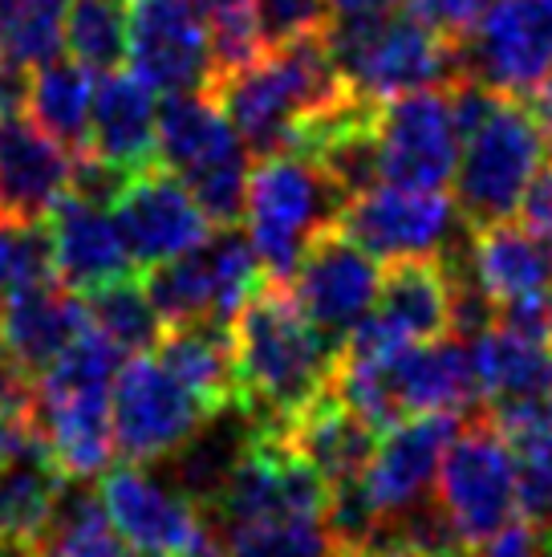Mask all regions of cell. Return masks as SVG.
I'll list each match as a JSON object with an SVG mask.
<instances>
[{
	"label": "cell",
	"mask_w": 552,
	"mask_h": 557,
	"mask_svg": "<svg viewBox=\"0 0 552 557\" xmlns=\"http://www.w3.org/2000/svg\"><path fill=\"white\" fill-rule=\"evenodd\" d=\"M236 403L261 432L285 428L334 374L338 346L309 322L285 281H264L231 318Z\"/></svg>",
	"instance_id": "cell-1"
},
{
	"label": "cell",
	"mask_w": 552,
	"mask_h": 557,
	"mask_svg": "<svg viewBox=\"0 0 552 557\" xmlns=\"http://www.w3.org/2000/svg\"><path fill=\"white\" fill-rule=\"evenodd\" d=\"M208 94L224 107L248 156L261 159L289 151L292 135L309 119L334 110L353 90L329 53L325 33H317L264 49L256 62L219 74Z\"/></svg>",
	"instance_id": "cell-2"
},
{
	"label": "cell",
	"mask_w": 552,
	"mask_h": 557,
	"mask_svg": "<svg viewBox=\"0 0 552 557\" xmlns=\"http://www.w3.org/2000/svg\"><path fill=\"white\" fill-rule=\"evenodd\" d=\"M325 41L350 90L369 102L467 78L460 41L423 25L402 4L386 13L334 16Z\"/></svg>",
	"instance_id": "cell-3"
},
{
	"label": "cell",
	"mask_w": 552,
	"mask_h": 557,
	"mask_svg": "<svg viewBox=\"0 0 552 557\" xmlns=\"http://www.w3.org/2000/svg\"><path fill=\"white\" fill-rule=\"evenodd\" d=\"M341 203H346V191L313 159L297 151L261 156L256 168H248V240L256 248L268 281L292 277L301 252L325 228L338 224Z\"/></svg>",
	"instance_id": "cell-4"
},
{
	"label": "cell",
	"mask_w": 552,
	"mask_h": 557,
	"mask_svg": "<svg viewBox=\"0 0 552 557\" xmlns=\"http://www.w3.org/2000/svg\"><path fill=\"white\" fill-rule=\"evenodd\" d=\"M154 147L159 163L184 180L212 224H236L244 216L248 147L212 94H167L154 114Z\"/></svg>",
	"instance_id": "cell-5"
},
{
	"label": "cell",
	"mask_w": 552,
	"mask_h": 557,
	"mask_svg": "<svg viewBox=\"0 0 552 557\" xmlns=\"http://www.w3.org/2000/svg\"><path fill=\"white\" fill-rule=\"evenodd\" d=\"M549 147L524 98L500 94L476 131L463 135L455 163V208L467 228L500 224L520 212L532 175L544 168Z\"/></svg>",
	"instance_id": "cell-6"
},
{
	"label": "cell",
	"mask_w": 552,
	"mask_h": 557,
	"mask_svg": "<svg viewBox=\"0 0 552 557\" xmlns=\"http://www.w3.org/2000/svg\"><path fill=\"white\" fill-rule=\"evenodd\" d=\"M142 289L159 310L163 325L179 322H219L244 310V301L261 289L264 273L256 248L236 224H215L196 248L179 252L175 261L142 269Z\"/></svg>",
	"instance_id": "cell-7"
},
{
	"label": "cell",
	"mask_w": 552,
	"mask_h": 557,
	"mask_svg": "<svg viewBox=\"0 0 552 557\" xmlns=\"http://www.w3.org/2000/svg\"><path fill=\"white\" fill-rule=\"evenodd\" d=\"M435 480V500L467 549L516 517V456L488 411L472 416L451 435Z\"/></svg>",
	"instance_id": "cell-8"
},
{
	"label": "cell",
	"mask_w": 552,
	"mask_h": 557,
	"mask_svg": "<svg viewBox=\"0 0 552 557\" xmlns=\"http://www.w3.org/2000/svg\"><path fill=\"white\" fill-rule=\"evenodd\" d=\"M208 411L175 374L151 355L126 358L110 383L114 451L130 465H163L196 435Z\"/></svg>",
	"instance_id": "cell-9"
},
{
	"label": "cell",
	"mask_w": 552,
	"mask_h": 557,
	"mask_svg": "<svg viewBox=\"0 0 552 557\" xmlns=\"http://www.w3.org/2000/svg\"><path fill=\"white\" fill-rule=\"evenodd\" d=\"M378 180L390 187L443 191L460 163V131L443 86L411 90L378 102L374 114Z\"/></svg>",
	"instance_id": "cell-10"
},
{
	"label": "cell",
	"mask_w": 552,
	"mask_h": 557,
	"mask_svg": "<svg viewBox=\"0 0 552 557\" xmlns=\"http://www.w3.org/2000/svg\"><path fill=\"white\" fill-rule=\"evenodd\" d=\"M126 65L159 94L208 90L215 70L203 0H130Z\"/></svg>",
	"instance_id": "cell-11"
},
{
	"label": "cell",
	"mask_w": 552,
	"mask_h": 557,
	"mask_svg": "<svg viewBox=\"0 0 552 557\" xmlns=\"http://www.w3.org/2000/svg\"><path fill=\"white\" fill-rule=\"evenodd\" d=\"M338 228L353 245L366 248L374 261H399L443 252L460 240V228L467 224L443 191L374 184L341 203Z\"/></svg>",
	"instance_id": "cell-12"
},
{
	"label": "cell",
	"mask_w": 552,
	"mask_h": 557,
	"mask_svg": "<svg viewBox=\"0 0 552 557\" xmlns=\"http://www.w3.org/2000/svg\"><path fill=\"white\" fill-rule=\"evenodd\" d=\"M378 277H382V264L334 224L301 252L289 277V294L297 297L309 322L334 346H341L353 325L374 313Z\"/></svg>",
	"instance_id": "cell-13"
},
{
	"label": "cell",
	"mask_w": 552,
	"mask_h": 557,
	"mask_svg": "<svg viewBox=\"0 0 552 557\" xmlns=\"http://www.w3.org/2000/svg\"><path fill=\"white\" fill-rule=\"evenodd\" d=\"M98 500L123 545L142 549V554L191 557L208 537L203 512L171 480L151 476L147 468L130 460L102 476Z\"/></svg>",
	"instance_id": "cell-14"
},
{
	"label": "cell",
	"mask_w": 552,
	"mask_h": 557,
	"mask_svg": "<svg viewBox=\"0 0 552 557\" xmlns=\"http://www.w3.org/2000/svg\"><path fill=\"white\" fill-rule=\"evenodd\" d=\"M460 46L467 78L524 98L552 62V0H491Z\"/></svg>",
	"instance_id": "cell-15"
},
{
	"label": "cell",
	"mask_w": 552,
	"mask_h": 557,
	"mask_svg": "<svg viewBox=\"0 0 552 557\" xmlns=\"http://www.w3.org/2000/svg\"><path fill=\"white\" fill-rule=\"evenodd\" d=\"M110 212H114L123 245L138 269L175 261L179 252L196 248L215 228L184 180L171 175L163 163L135 171Z\"/></svg>",
	"instance_id": "cell-16"
},
{
	"label": "cell",
	"mask_w": 552,
	"mask_h": 557,
	"mask_svg": "<svg viewBox=\"0 0 552 557\" xmlns=\"http://www.w3.org/2000/svg\"><path fill=\"white\" fill-rule=\"evenodd\" d=\"M37 428L46 435L49 456L70 480L102 476L114 460L106 383L37 374Z\"/></svg>",
	"instance_id": "cell-17"
},
{
	"label": "cell",
	"mask_w": 552,
	"mask_h": 557,
	"mask_svg": "<svg viewBox=\"0 0 552 557\" xmlns=\"http://www.w3.org/2000/svg\"><path fill=\"white\" fill-rule=\"evenodd\" d=\"M455 432H460V423L447 411H414V416H402L394 428L378 432V444L369 451L362 480H366L382 521L427 500L430 480L439 472V460Z\"/></svg>",
	"instance_id": "cell-18"
},
{
	"label": "cell",
	"mask_w": 552,
	"mask_h": 557,
	"mask_svg": "<svg viewBox=\"0 0 552 557\" xmlns=\"http://www.w3.org/2000/svg\"><path fill=\"white\" fill-rule=\"evenodd\" d=\"M74 159L21 110H0V220H46L70 191Z\"/></svg>",
	"instance_id": "cell-19"
},
{
	"label": "cell",
	"mask_w": 552,
	"mask_h": 557,
	"mask_svg": "<svg viewBox=\"0 0 552 557\" xmlns=\"http://www.w3.org/2000/svg\"><path fill=\"white\" fill-rule=\"evenodd\" d=\"M81 330H90V310L62 281L0 297V346L33 379L46 374L81 338Z\"/></svg>",
	"instance_id": "cell-20"
},
{
	"label": "cell",
	"mask_w": 552,
	"mask_h": 557,
	"mask_svg": "<svg viewBox=\"0 0 552 557\" xmlns=\"http://www.w3.org/2000/svg\"><path fill=\"white\" fill-rule=\"evenodd\" d=\"M49 245H53V277L74 294H90L98 285H110L118 277H130V252L123 245V233L110 216V208L77 200L65 191L49 208Z\"/></svg>",
	"instance_id": "cell-21"
},
{
	"label": "cell",
	"mask_w": 552,
	"mask_h": 557,
	"mask_svg": "<svg viewBox=\"0 0 552 557\" xmlns=\"http://www.w3.org/2000/svg\"><path fill=\"white\" fill-rule=\"evenodd\" d=\"M280 440H285L313 472H322L325 484H338V480H350L366 472L369 451L378 444V432H374L353 407H346V399L334 391V383H325L305 407H297V411L285 419Z\"/></svg>",
	"instance_id": "cell-22"
},
{
	"label": "cell",
	"mask_w": 552,
	"mask_h": 557,
	"mask_svg": "<svg viewBox=\"0 0 552 557\" xmlns=\"http://www.w3.org/2000/svg\"><path fill=\"white\" fill-rule=\"evenodd\" d=\"M154 114L159 110H154L151 86L138 82L135 74L110 70V74H102V82H93L86 151L123 171L151 168V163H159Z\"/></svg>",
	"instance_id": "cell-23"
},
{
	"label": "cell",
	"mask_w": 552,
	"mask_h": 557,
	"mask_svg": "<svg viewBox=\"0 0 552 557\" xmlns=\"http://www.w3.org/2000/svg\"><path fill=\"white\" fill-rule=\"evenodd\" d=\"M467 269L495 306L544 301V294L552 289V248L512 220L472 228Z\"/></svg>",
	"instance_id": "cell-24"
},
{
	"label": "cell",
	"mask_w": 552,
	"mask_h": 557,
	"mask_svg": "<svg viewBox=\"0 0 552 557\" xmlns=\"http://www.w3.org/2000/svg\"><path fill=\"white\" fill-rule=\"evenodd\" d=\"M390 391L406 416H414V411L472 416L479 403V387L467 342H411L390 367Z\"/></svg>",
	"instance_id": "cell-25"
},
{
	"label": "cell",
	"mask_w": 552,
	"mask_h": 557,
	"mask_svg": "<svg viewBox=\"0 0 552 557\" xmlns=\"http://www.w3.org/2000/svg\"><path fill=\"white\" fill-rule=\"evenodd\" d=\"M374 313L399 330L406 342H439L451 334V269L435 257L386 261L378 277Z\"/></svg>",
	"instance_id": "cell-26"
},
{
	"label": "cell",
	"mask_w": 552,
	"mask_h": 557,
	"mask_svg": "<svg viewBox=\"0 0 552 557\" xmlns=\"http://www.w3.org/2000/svg\"><path fill=\"white\" fill-rule=\"evenodd\" d=\"M65 484L70 476L49 456L46 440L13 456H0V542L41 549Z\"/></svg>",
	"instance_id": "cell-27"
},
{
	"label": "cell",
	"mask_w": 552,
	"mask_h": 557,
	"mask_svg": "<svg viewBox=\"0 0 552 557\" xmlns=\"http://www.w3.org/2000/svg\"><path fill=\"white\" fill-rule=\"evenodd\" d=\"M261 432L252 419L240 411V403H228L219 407L215 416H208L196 428V435L187 440L184 448L175 451L167 465V480L179 488V493L196 505L200 512H208L219 500L228 476L236 472L244 448L252 444V435Z\"/></svg>",
	"instance_id": "cell-28"
},
{
	"label": "cell",
	"mask_w": 552,
	"mask_h": 557,
	"mask_svg": "<svg viewBox=\"0 0 552 557\" xmlns=\"http://www.w3.org/2000/svg\"><path fill=\"white\" fill-rule=\"evenodd\" d=\"M472 371L484 403L504 399H552V342L491 325L488 334L467 342Z\"/></svg>",
	"instance_id": "cell-29"
},
{
	"label": "cell",
	"mask_w": 552,
	"mask_h": 557,
	"mask_svg": "<svg viewBox=\"0 0 552 557\" xmlns=\"http://www.w3.org/2000/svg\"><path fill=\"white\" fill-rule=\"evenodd\" d=\"M154 358L184 383L208 416L236 403V371H231V330L219 322L163 325L154 342Z\"/></svg>",
	"instance_id": "cell-30"
},
{
	"label": "cell",
	"mask_w": 552,
	"mask_h": 557,
	"mask_svg": "<svg viewBox=\"0 0 552 557\" xmlns=\"http://www.w3.org/2000/svg\"><path fill=\"white\" fill-rule=\"evenodd\" d=\"M90 102H93V70H86L74 58H53V62L29 70V94L25 107L29 119L46 135L81 151L86 147V131H90Z\"/></svg>",
	"instance_id": "cell-31"
},
{
	"label": "cell",
	"mask_w": 552,
	"mask_h": 557,
	"mask_svg": "<svg viewBox=\"0 0 552 557\" xmlns=\"http://www.w3.org/2000/svg\"><path fill=\"white\" fill-rule=\"evenodd\" d=\"M228 557H341L322 517H261L236 525H208Z\"/></svg>",
	"instance_id": "cell-32"
},
{
	"label": "cell",
	"mask_w": 552,
	"mask_h": 557,
	"mask_svg": "<svg viewBox=\"0 0 552 557\" xmlns=\"http://www.w3.org/2000/svg\"><path fill=\"white\" fill-rule=\"evenodd\" d=\"M37 557H126V549L102 500L81 488V480H70Z\"/></svg>",
	"instance_id": "cell-33"
},
{
	"label": "cell",
	"mask_w": 552,
	"mask_h": 557,
	"mask_svg": "<svg viewBox=\"0 0 552 557\" xmlns=\"http://www.w3.org/2000/svg\"><path fill=\"white\" fill-rule=\"evenodd\" d=\"M70 0H0V62L37 70L62 58Z\"/></svg>",
	"instance_id": "cell-34"
},
{
	"label": "cell",
	"mask_w": 552,
	"mask_h": 557,
	"mask_svg": "<svg viewBox=\"0 0 552 557\" xmlns=\"http://www.w3.org/2000/svg\"><path fill=\"white\" fill-rule=\"evenodd\" d=\"M81 297H86L93 330H102L110 342H118L126 355L154 350V342L163 334V318H159V310L151 306V297L138 281L118 277Z\"/></svg>",
	"instance_id": "cell-35"
},
{
	"label": "cell",
	"mask_w": 552,
	"mask_h": 557,
	"mask_svg": "<svg viewBox=\"0 0 552 557\" xmlns=\"http://www.w3.org/2000/svg\"><path fill=\"white\" fill-rule=\"evenodd\" d=\"M126 9L123 0H70L65 49L93 74L126 65Z\"/></svg>",
	"instance_id": "cell-36"
},
{
	"label": "cell",
	"mask_w": 552,
	"mask_h": 557,
	"mask_svg": "<svg viewBox=\"0 0 552 557\" xmlns=\"http://www.w3.org/2000/svg\"><path fill=\"white\" fill-rule=\"evenodd\" d=\"M53 277L46 220H0V297L25 294Z\"/></svg>",
	"instance_id": "cell-37"
},
{
	"label": "cell",
	"mask_w": 552,
	"mask_h": 557,
	"mask_svg": "<svg viewBox=\"0 0 552 557\" xmlns=\"http://www.w3.org/2000/svg\"><path fill=\"white\" fill-rule=\"evenodd\" d=\"M203 9H208V37H212L215 78H219V74H231V70H240V65H248V62H256L264 49H268L252 0H203Z\"/></svg>",
	"instance_id": "cell-38"
},
{
	"label": "cell",
	"mask_w": 552,
	"mask_h": 557,
	"mask_svg": "<svg viewBox=\"0 0 552 557\" xmlns=\"http://www.w3.org/2000/svg\"><path fill=\"white\" fill-rule=\"evenodd\" d=\"M252 9H256L268 49L297 41V37H317L334 21L325 0H252Z\"/></svg>",
	"instance_id": "cell-39"
},
{
	"label": "cell",
	"mask_w": 552,
	"mask_h": 557,
	"mask_svg": "<svg viewBox=\"0 0 552 557\" xmlns=\"http://www.w3.org/2000/svg\"><path fill=\"white\" fill-rule=\"evenodd\" d=\"M491 0H402V9L418 16L423 25L443 33L451 41H463L479 25V16L488 13Z\"/></svg>",
	"instance_id": "cell-40"
},
{
	"label": "cell",
	"mask_w": 552,
	"mask_h": 557,
	"mask_svg": "<svg viewBox=\"0 0 552 557\" xmlns=\"http://www.w3.org/2000/svg\"><path fill=\"white\" fill-rule=\"evenodd\" d=\"M516 512L540 533L552 529V456L516 465Z\"/></svg>",
	"instance_id": "cell-41"
},
{
	"label": "cell",
	"mask_w": 552,
	"mask_h": 557,
	"mask_svg": "<svg viewBox=\"0 0 552 557\" xmlns=\"http://www.w3.org/2000/svg\"><path fill=\"white\" fill-rule=\"evenodd\" d=\"M472 557H540V529L528 525V521H507V525H500L491 537H484V542H476L472 549H467Z\"/></svg>",
	"instance_id": "cell-42"
},
{
	"label": "cell",
	"mask_w": 552,
	"mask_h": 557,
	"mask_svg": "<svg viewBox=\"0 0 552 557\" xmlns=\"http://www.w3.org/2000/svg\"><path fill=\"white\" fill-rule=\"evenodd\" d=\"M341 557H418L411 549V545H402V542H394V537H378V542H369V545H362V549H350V554H341Z\"/></svg>",
	"instance_id": "cell-43"
},
{
	"label": "cell",
	"mask_w": 552,
	"mask_h": 557,
	"mask_svg": "<svg viewBox=\"0 0 552 557\" xmlns=\"http://www.w3.org/2000/svg\"><path fill=\"white\" fill-rule=\"evenodd\" d=\"M191 557H228V554H224V549L215 545L212 533H208V537H203V545H200V549H196V554H191Z\"/></svg>",
	"instance_id": "cell-44"
},
{
	"label": "cell",
	"mask_w": 552,
	"mask_h": 557,
	"mask_svg": "<svg viewBox=\"0 0 552 557\" xmlns=\"http://www.w3.org/2000/svg\"><path fill=\"white\" fill-rule=\"evenodd\" d=\"M544 338L552 342V289L544 294Z\"/></svg>",
	"instance_id": "cell-45"
},
{
	"label": "cell",
	"mask_w": 552,
	"mask_h": 557,
	"mask_svg": "<svg viewBox=\"0 0 552 557\" xmlns=\"http://www.w3.org/2000/svg\"><path fill=\"white\" fill-rule=\"evenodd\" d=\"M540 557H552V529L549 533H540Z\"/></svg>",
	"instance_id": "cell-46"
},
{
	"label": "cell",
	"mask_w": 552,
	"mask_h": 557,
	"mask_svg": "<svg viewBox=\"0 0 552 557\" xmlns=\"http://www.w3.org/2000/svg\"><path fill=\"white\" fill-rule=\"evenodd\" d=\"M435 557H472L467 549H451V554H435Z\"/></svg>",
	"instance_id": "cell-47"
}]
</instances>
